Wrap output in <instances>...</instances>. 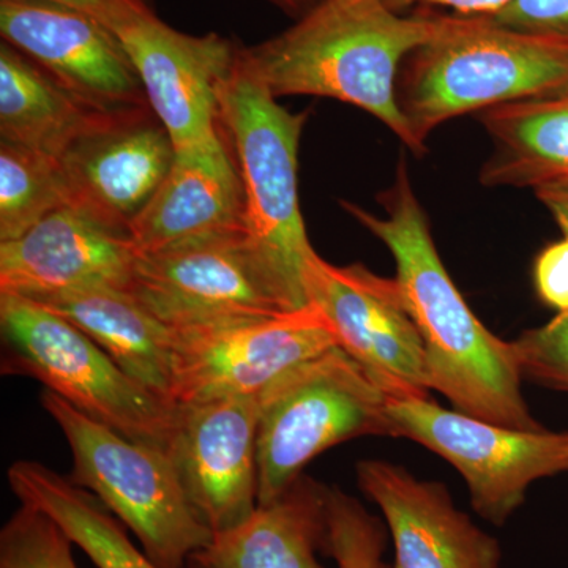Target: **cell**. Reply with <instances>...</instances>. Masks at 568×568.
I'll return each mask as SVG.
<instances>
[{"mask_svg":"<svg viewBox=\"0 0 568 568\" xmlns=\"http://www.w3.org/2000/svg\"><path fill=\"white\" fill-rule=\"evenodd\" d=\"M0 32L85 102L111 111L151 108L121 41L88 14L44 0H0Z\"/></svg>","mask_w":568,"mask_h":568,"instance_id":"cell-14","label":"cell"},{"mask_svg":"<svg viewBox=\"0 0 568 568\" xmlns=\"http://www.w3.org/2000/svg\"><path fill=\"white\" fill-rule=\"evenodd\" d=\"M450 20L403 17L384 0H321L293 28L239 50V59L275 99L310 95L354 104L420 155L398 104L399 65Z\"/></svg>","mask_w":568,"mask_h":568,"instance_id":"cell-2","label":"cell"},{"mask_svg":"<svg viewBox=\"0 0 568 568\" xmlns=\"http://www.w3.org/2000/svg\"><path fill=\"white\" fill-rule=\"evenodd\" d=\"M534 280L545 304L559 313L568 312V237L538 254Z\"/></svg>","mask_w":568,"mask_h":568,"instance_id":"cell-29","label":"cell"},{"mask_svg":"<svg viewBox=\"0 0 568 568\" xmlns=\"http://www.w3.org/2000/svg\"><path fill=\"white\" fill-rule=\"evenodd\" d=\"M267 2L274 3V6L282 9L284 13L302 18L304 14L308 13L310 10L315 9L321 0H267Z\"/></svg>","mask_w":568,"mask_h":568,"instance_id":"cell-33","label":"cell"},{"mask_svg":"<svg viewBox=\"0 0 568 568\" xmlns=\"http://www.w3.org/2000/svg\"><path fill=\"white\" fill-rule=\"evenodd\" d=\"M407 59L396 93L420 155L429 134L452 119L568 88L567 40L485 17L452 14L446 31Z\"/></svg>","mask_w":568,"mask_h":568,"instance_id":"cell-3","label":"cell"},{"mask_svg":"<svg viewBox=\"0 0 568 568\" xmlns=\"http://www.w3.org/2000/svg\"><path fill=\"white\" fill-rule=\"evenodd\" d=\"M62 207L69 196L59 160L0 141V242L21 237Z\"/></svg>","mask_w":568,"mask_h":568,"instance_id":"cell-24","label":"cell"},{"mask_svg":"<svg viewBox=\"0 0 568 568\" xmlns=\"http://www.w3.org/2000/svg\"><path fill=\"white\" fill-rule=\"evenodd\" d=\"M328 488L301 476L274 503L215 532L190 564L196 568H325Z\"/></svg>","mask_w":568,"mask_h":568,"instance_id":"cell-19","label":"cell"},{"mask_svg":"<svg viewBox=\"0 0 568 568\" xmlns=\"http://www.w3.org/2000/svg\"><path fill=\"white\" fill-rule=\"evenodd\" d=\"M308 112H291L235 59L220 91V126L244 186L246 239L291 308L308 305L305 278L316 252L298 201V144Z\"/></svg>","mask_w":568,"mask_h":568,"instance_id":"cell-4","label":"cell"},{"mask_svg":"<svg viewBox=\"0 0 568 568\" xmlns=\"http://www.w3.org/2000/svg\"><path fill=\"white\" fill-rule=\"evenodd\" d=\"M493 152L481 185L534 189L568 181V88L480 112Z\"/></svg>","mask_w":568,"mask_h":568,"instance_id":"cell-22","label":"cell"},{"mask_svg":"<svg viewBox=\"0 0 568 568\" xmlns=\"http://www.w3.org/2000/svg\"><path fill=\"white\" fill-rule=\"evenodd\" d=\"M129 291L171 328L295 312L245 231L136 254Z\"/></svg>","mask_w":568,"mask_h":568,"instance_id":"cell-10","label":"cell"},{"mask_svg":"<svg viewBox=\"0 0 568 568\" xmlns=\"http://www.w3.org/2000/svg\"><path fill=\"white\" fill-rule=\"evenodd\" d=\"M65 9L80 11L99 21L112 33L126 21L149 10L144 0H44Z\"/></svg>","mask_w":568,"mask_h":568,"instance_id":"cell-30","label":"cell"},{"mask_svg":"<svg viewBox=\"0 0 568 568\" xmlns=\"http://www.w3.org/2000/svg\"><path fill=\"white\" fill-rule=\"evenodd\" d=\"M134 261L130 237L62 207L21 237L0 242V294L36 301L85 287L129 290Z\"/></svg>","mask_w":568,"mask_h":568,"instance_id":"cell-17","label":"cell"},{"mask_svg":"<svg viewBox=\"0 0 568 568\" xmlns=\"http://www.w3.org/2000/svg\"><path fill=\"white\" fill-rule=\"evenodd\" d=\"M224 132L175 152L173 166L130 227L134 253H159L245 231L244 186Z\"/></svg>","mask_w":568,"mask_h":568,"instance_id":"cell-18","label":"cell"},{"mask_svg":"<svg viewBox=\"0 0 568 568\" xmlns=\"http://www.w3.org/2000/svg\"><path fill=\"white\" fill-rule=\"evenodd\" d=\"M386 414L388 436L450 463L465 477L474 510L496 526L523 506L534 481L568 473V433L508 428L417 396H388Z\"/></svg>","mask_w":568,"mask_h":568,"instance_id":"cell-8","label":"cell"},{"mask_svg":"<svg viewBox=\"0 0 568 568\" xmlns=\"http://www.w3.org/2000/svg\"><path fill=\"white\" fill-rule=\"evenodd\" d=\"M114 36L175 152L220 133V91L234 69L239 48L216 33L196 37L175 31L151 10L126 21Z\"/></svg>","mask_w":568,"mask_h":568,"instance_id":"cell-12","label":"cell"},{"mask_svg":"<svg viewBox=\"0 0 568 568\" xmlns=\"http://www.w3.org/2000/svg\"><path fill=\"white\" fill-rule=\"evenodd\" d=\"M2 372L36 377L84 416L168 450L178 406L126 375L102 347L37 302L0 294Z\"/></svg>","mask_w":568,"mask_h":568,"instance_id":"cell-7","label":"cell"},{"mask_svg":"<svg viewBox=\"0 0 568 568\" xmlns=\"http://www.w3.org/2000/svg\"><path fill=\"white\" fill-rule=\"evenodd\" d=\"M308 305L334 328L338 346L388 396L428 398L425 349L395 278L362 264L334 265L315 254L305 278Z\"/></svg>","mask_w":568,"mask_h":568,"instance_id":"cell-11","label":"cell"},{"mask_svg":"<svg viewBox=\"0 0 568 568\" xmlns=\"http://www.w3.org/2000/svg\"><path fill=\"white\" fill-rule=\"evenodd\" d=\"M73 545L54 519L21 504L0 530V568H78Z\"/></svg>","mask_w":568,"mask_h":568,"instance_id":"cell-26","label":"cell"},{"mask_svg":"<svg viewBox=\"0 0 568 568\" xmlns=\"http://www.w3.org/2000/svg\"><path fill=\"white\" fill-rule=\"evenodd\" d=\"M379 203L386 216L342 201L343 209L394 256L395 280L424 343L429 388L466 416L508 428L540 429L523 398L514 342L497 338L478 321L448 275L405 156Z\"/></svg>","mask_w":568,"mask_h":568,"instance_id":"cell-1","label":"cell"},{"mask_svg":"<svg viewBox=\"0 0 568 568\" xmlns=\"http://www.w3.org/2000/svg\"><path fill=\"white\" fill-rule=\"evenodd\" d=\"M257 396L178 406L168 454L190 503L212 532L257 507Z\"/></svg>","mask_w":568,"mask_h":568,"instance_id":"cell-13","label":"cell"},{"mask_svg":"<svg viewBox=\"0 0 568 568\" xmlns=\"http://www.w3.org/2000/svg\"><path fill=\"white\" fill-rule=\"evenodd\" d=\"M123 111L85 102L28 55L9 43L0 47V141L59 160Z\"/></svg>","mask_w":568,"mask_h":568,"instance_id":"cell-21","label":"cell"},{"mask_svg":"<svg viewBox=\"0 0 568 568\" xmlns=\"http://www.w3.org/2000/svg\"><path fill=\"white\" fill-rule=\"evenodd\" d=\"M327 518L328 555L336 568H392L384 558L386 528L355 497L328 488Z\"/></svg>","mask_w":568,"mask_h":568,"instance_id":"cell-25","label":"cell"},{"mask_svg":"<svg viewBox=\"0 0 568 568\" xmlns=\"http://www.w3.org/2000/svg\"><path fill=\"white\" fill-rule=\"evenodd\" d=\"M151 111L121 112L59 159L69 207L126 237L175 159L170 133Z\"/></svg>","mask_w":568,"mask_h":568,"instance_id":"cell-15","label":"cell"},{"mask_svg":"<svg viewBox=\"0 0 568 568\" xmlns=\"http://www.w3.org/2000/svg\"><path fill=\"white\" fill-rule=\"evenodd\" d=\"M33 302L80 328L126 375L173 405V334L129 290L85 287Z\"/></svg>","mask_w":568,"mask_h":568,"instance_id":"cell-20","label":"cell"},{"mask_svg":"<svg viewBox=\"0 0 568 568\" xmlns=\"http://www.w3.org/2000/svg\"><path fill=\"white\" fill-rule=\"evenodd\" d=\"M388 394L339 346L294 366L260 402L257 506L274 503L327 448L388 436Z\"/></svg>","mask_w":568,"mask_h":568,"instance_id":"cell-6","label":"cell"},{"mask_svg":"<svg viewBox=\"0 0 568 568\" xmlns=\"http://www.w3.org/2000/svg\"><path fill=\"white\" fill-rule=\"evenodd\" d=\"M485 18L514 31L568 41V0H511Z\"/></svg>","mask_w":568,"mask_h":568,"instance_id":"cell-28","label":"cell"},{"mask_svg":"<svg viewBox=\"0 0 568 568\" xmlns=\"http://www.w3.org/2000/svg\"><path fill=\"white\" fill-rule=\"evenodd\" d=\"M41 406L73 454L70 480L92 493L160 568H186L213 532L190 503L168 450L129 439L44 390Z\"/></svg>","mask_w":568,"mask_h":568,"instance_id":"cell-5","label":"cell"},{"mask_svg":"<svg viewBox=\"0 0 568 568\" xmlns=\"http://www.w3.org/2000/svg\"><path fill=\"white\" fill-rule=\"evenodd\" d=\"M392 10L399 11L410 7H440L455 11L458 17H495L506 9L511 0H384Z\"/></svg>","mask_w":568,"mask_h":568,"instance_id":"cell-31","label":"cell"},{"mask_svg":"<svg viewBox=\"0 0 568 568\" xmlns=\"http://www.w3.org/2000/svg\"><path fill=\"white\" fill-rule=\"evenodd\" d=\"M523 376L568 392V312L515 339Z\"/></svg>","mask_w":568,"mask_h":568,"instance_id":"cell-27","label":"cell"},{"mask_svg":"<svg viewBox=\"0 0 568 568\" xmlns=\"http://www.w3.org/2000/svg\"><path fill=\"white\" fill-rule=\"evenodd\" d=\"M171 334L174 406L260 396L294 366L338 346L331 323L313 305L280 316L171 328Z\"/></svg>","mask_w":568,"mask_h":568,"instance_id":"cell-9","label":"cell"},{"mask_svg":"<svg viewBox=\"0 0 568 568\" xmlns=\"http://www.w3.org/2000/svg\"><path fill=\"white\" fill-rule=\"evenodd\" d=\"M537 200L551 213L564 237H568V181L545 183L534 190Z\"/></svg>","mask_w":568,"mask_h":568,"instance_id":"cell-32","label":"cell"},{"mask_svg":"<svg viewBox=\"0 0 568 568\" xmlns=\"http://www.w3.org/2000/svg\"><path fill=\"white\" fill-rule=\"evenodd\" d=\"M7 478L21 504L54 519L97 567L160 568L134 547L125 526L92 493L50 467L22 459L11 465Z\"/></svg>","mask_w":568,"mask_h":568,"instance_id":"cell-23","label":"cell"},{"mask_svg":"<svg viewBox=\"0 0 568 568\" xmlns=\"http://www.w3.org/2000/svg\"><path fill=\"white\" fill-rule=\"evenodd\" d=\"M357 478L386 519L392 568H499V541L458 510L439 481L379 459L358 463Z\"/></svg>","mask_w":568,"mask_h":568,"instance_id":"cell-16","label":"cell"}]
</instances>
